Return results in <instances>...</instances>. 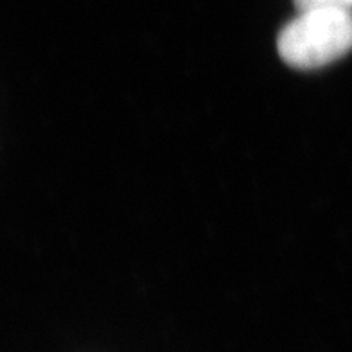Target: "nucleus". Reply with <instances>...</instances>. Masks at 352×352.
<instances>
[{"instance_id": "f257e3e1", "label": "nucleus", "mask_w": 352, "mask_h": 352, "mask_svg": "<svg viewBox=\"0 0 352 352\" xmlns=\"http://www.w3.org/2000/svg\"><path fill=\"white\" fill-rule=\"evenodd\" d=\"M278 54L297 69H316L352 49V11L306 10L280 31Z\"/></svg>"}, {"instance_id": "f03ea898", "label": "nucleus", "mask_w": 352, "mask_h": 352, "mask_svg": "<svg viewBox=\"0 0 352 352\" xmlns=\"http://www.w3.org/2000/svg\"><path fill=\"white\" fill-rule=\"evenodd\" d=\"M298 11L306 10H342L352 11V0H295Z\"/></svg>"}]
</instances>
